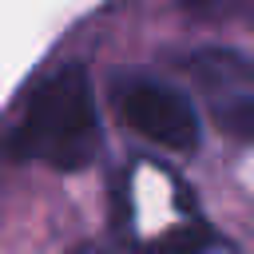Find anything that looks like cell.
I'll list each match as a JSON object with an SVG mask.
<instances>
[{
    "label": "cell",
    "instance_id": "3",
    "mask_svg": "<svg viewBox=\"0 0 254 254\" xmlns=\"http://www.w3.org/2000/svg\"><path fill=\"white\" fill-rule=\"evenodd\" d=\"M119 111L123 119L151 143L167 151H194L198 147V111L190 95L179 87L151 79V75H131L119 83Z\"/></svg>",
    "mask_w": 254,
    "mask_h": 254
},
{
    "label": "cell",
    "instance_id": "4",
    "mask_svg": "<svg viewBox=\"0 0 254 254\" xmlns=\"http://www.w3.org/2000/svg\"><path fill=\"white\" fill-rule=\"evenodd\" d=\"M183 8L198 16H246L254 12V0H183Z\"/></svg>",
    "mask_w": 254,
    "mask_h": 254
},
{
    "label": "cell",
    "instance_id": "5",
    "mask_svg": "<svg viewBox=\"0 0 254 254\" xmlns=\"http://www.w3.org/2000/svg\"><path fill=\"white\" fill-rule=\"evenodd\" d=\"M206 242H210V234H206V230L187 226V230H179V234L163 238V242H159V250H163V254H198Z\"/></svg>",
    "mask_w": 254,
    "mask_h": 254
},
{
    "label": "cell",
    "instance_id": "2",
    "mask_svg": "<svg viewBox=\"0 0 254 254\" xmlns=\"http://www.w3.org/2000/svg\"><path fill=\"white\" fill-rule=\"evenodd\" d=\"M187 75L210 119L238 143H254V60L234 48H198L187 56Z\"/></svg>",
    "mask_w": 254,
    "mask_h": 254
},
{
    "label": "cell",
    "instance_id": "1",
    "mask_svg": "<svg viewBox=\"0 0 254 254\" xmlns=\"http://www.w3.org/2000/svg\"><path fill=\"white\" fill-rule=\"evenodd\" d=\"M8 151L28 163L56 171H79L99 151V111L87 83V71L67 64L52 71L28 99Z\"/></svg>",
    "mask_w": 254,
    "mask_h": 254
}]
</instances>
